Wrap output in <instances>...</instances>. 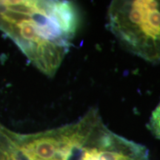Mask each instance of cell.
Instances as JSON below:
<instances>
[{
	"instance_id": "277c9868",
	"label": "cell",
	"mask_w": 160,
	"mask_h": 160,
	"mask_svg": "<svg viewBox=\"0 0 160 160\" xmlns=\"http://www.w3.org/2000/svg\"><path fill=\"white\" fill-rule=\"evenodd\" d=\"M0 160H8V159H1Z\"/></svg>"
},
{
	"instance_id": "7a4b0ae2",
	"label": "cell",
	"mask_w": 160,
	"mask_h": 160,
	"mask_svg": "<svg viewBox=\"0 0 160 160\" xmlns=\"http://www.w3.org/2000/svg\"><path fill=\"white\" fill-rule=\"evenodd\" d=\"M69 160H149V151L145 145L111 131L98 112Z\"/></svg>"
},
{
	"instance_id": "6da1fadb",
	"label": "cell",
	"mask_w": 160,
	"mask_h": 160,
	"mask_svg": "<svg viewBox=\"0 0 160 160\" xmlns=\"http://www.w3.org/2000/svg\"><path fill=\"white\" fill-rule=\"evenodd\" d=\"M108 27L131 53L160 64V0L112 1Z\"/></svg>"
},
{
	"instance_id": "3957f363",
	"label": "cell",
	"mask_w": 160,
	"mask_h": 160,
	"mask_svg": "<svg viewBox=\"0 0 160 160\" xmlns=\"http://www.w3.org/2000/svg\"><path fill=\"white\" fill-rule=\"evenodd\" d=\"M148 128L157 139L160 140V102L152 111Z\"/></svg>"
}]
</instances>
